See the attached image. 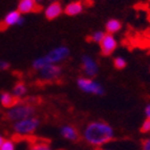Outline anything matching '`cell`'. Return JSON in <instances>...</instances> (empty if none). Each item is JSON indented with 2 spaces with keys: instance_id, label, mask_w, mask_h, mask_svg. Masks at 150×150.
<instances>
[{
  "instance_id": "obj_1",
  "label": "cell",
  "mask_w": 150,
  "mask_h": 150,
  "mask_svg": "<svg viewBox=\"0 0 150 150\" xmlns=\"http://www.w3.org/2000/svg\"><path fill=\"white\" fill-rule=\"evenodd\" d=\"M82 137L88 145L102 147L115 139V130L104 121H93L83 129Z\"/></svg>"
},
{
  "instance_id": "obj_2",
  "label": "cell",
  "mask_w": 150,
  "mask_h": 150,
  "mask_svg": "<svg viewBox=\"0 0 150 150\" xmlns=\"http://www.w3.org/2000/svg\"><path fill=\"white\" fill-rule=\"evenodd\" d=\"M36 113V107L30 103H18L5 112V118L11 122H17L23 119L34 117Z\"/></svg>"
},
{
  "instance_id": "obj_3",
  "label": "cell",
  "mask_w": 150,
  "mask_h": 150,
  "mask_svg": "<svg viewBox=\"0 0 150 150\" xmlns=\"http://www.w3.org/2000/svg\"><path fill=\"white\" fill-rule=\"evenodd\" d=\"M39 126H40V120L34 115L14 122L12 128L13 131L18 135H30L35 133Z\"/></svg>"
},
{
  "instance_id": "obj_4",
  "label": "cell",
  "mask_w": 150,
  "mask_h": 150,
  "mask_svg": "<svg viewBox=\"0 0 150 150\" xmlns=\"http://www.w3.org/2000/svg\"><path fill=\"white\" fill-rule=\"evenodd\" d=\"M78 87L82 90L83 93L88 95L95 96H103L105 93V89L100 83L93 80V78L88 77H80L77 79Z\"/></svg>"
},
{
  "instance_id": "obj_5",
  "label": "cell",
  "mask_w": 150,
  "mask_h": 150,
  "mask_svg": "<svg viewBox=\"0 0 150 150\" xmlns=\"http://www.w3.org/2000/svg\"><path fill=\"white\" fill-rule=\"evenodd\" d=\"M62 67L60 64H48L38 71V78L42 82H55L62 76Z\"/></svg>"
},
{
  "instance_id": "obj_6",
  "label": "cell",
  "mask_w": 150,
  "mask_h": 150,
  "mask_svg": "<svg viewBox=\"0 0 150 150\" xmlns=\"http://www.w3.org/2000/svg\"><path fill=\"white\" fill-rule=\"evenodd\" d=\"M70 50L65 45H59L56 46L53 50H50L46 55H44L45 59L48 64H60L64 60L69 57Z\"/></svg>"
},
{
  "instance_id": "obj_7",
  "label": "cell",
  "mask_w": 150,
  "mask_h": 150,
  "mask_svg": "<svg viewBox=\"0 0 150 150\" xmlns=\"http://www.w3.org/2000/svg\"><path fill=\"white\" fill-rule=\"evenodd\" d=\"M24 21V17L17 10L11 11L5 15L2 22L0 23V30H3L8 28H12V26H15V25H22Z\"/></svg>"
},
{
  "instance_id": "obj_8",
  "label": "cell",
  "mask_w": 150,
  "mask_h": 150,
  "mask_svg": "<svg viewBox=\"0 0 150 150\" xmlns=\"http://www.w3.org/2000/svg\"><path fill=\"white\" fill-rule=\"evenodd\" d=\"M81 66H82L83 73L86 77L93 78L99 73V64L93 57L88 55H84L81 58Z\"/></svg>"
},
{
  "instance_id": "obj_9",
  "label": "cell",
  "mask_w": 150,
  "mask_h": 150,
  "mask_svg": "<svg viewBox=\"0 0 150 150\" xmlns=\"http://www.w3.org/2000/svg\"><path fill=\"white\" fill-rule=\"evenodd\" d=\"M118 47V41L113 35L105 34L103 40L100 43V50L103 56H110L115 53Z\"/></svg>"
},
{
  "instance_id": "obj_10",
  "label": "cell",
  "mask_w": 150,
  "mask_h": 150,
  "mask_svg": "<svg viewBox=\"0 0 150 150\" xmlns=\"http://www.w3.org/2000/svg\"><path fill=\"white\" fill-rule=\"evenodd\" d=\"M39 10H40V6L36 0H19V2H18L17 11L21 15L36 13Z\"/></svg>"
},
{
  "instance_id": "obj_11",
  "label": "cell",
  "mask_w": 150,
  "mask_h": 150,
  "mask_svg": "<svg viewBox=\"0 0 150 150\" xmlns=\"http://www.w3.org/2000/svg\"><path fill=\"white\" fill-rule=\"evenodd\" d=\"M63 6L61 4V2L59 1H53L52 3L45 8L44 10V16L47 20H54L57 19L59 16H61V14L63 13Z\"/></svg>"
},
{
  "instance_id": "obj_12",
  "label": "cell",
  "mask_w": 150,
  "mask_h": 150,
  "mask_svg": "<svg viewBox=\"0 0 150 150\" xmlns=\"http://www.w3.org/2000/svg\"><path fill=\"white\" fill-rule=\"evenodd\" d=\"M60 134L62 138L70 141V142H78L80 140V133L78 132V130L74 126L69 125V124H65V125L61 126Z\"/></svg>"
},
{
  "instance_id": "obj_13",
  "label": "cell",
  "mask_w": 150,
  "mask_h": 150,
  "mask_svg": "<svg viewBox=\"0 0 150 150\" xmlns=\"http://www.w3.org/2000/svg\"><path fill=\"white\" fill-rule=\"evenodd\" d=\"M83 10H84V5L81 1H71L65 5V8H63V13L67 16L74 17V16L80 15Z\"/></svg>"
},
{
  "instance_id": "obj_14",
  "label": "cell",
  "mask_w": 150,
  "mask_h": 150,
  "mask_svg": "<svg viewBox=\"0 0 150 150\" xmlns=\"http://www.w3.org/2000/svg\"><path fill=\"white\" fill-rule=\"evenodd\" d=\"M0 103L1 105L5 108H12L13 106H15L16 104H18V100L16 99L12 93L8 91H3L0 95Z\"/></svg>"
},
{
  "instance_id": "obj_15",
  "label": "cell",
  "mask_w": 150,
  "mask_h": 150,
  "mask_svg": "<svg viewBox=\"0 0 150 150\" xmlns=\"http://www.w3.org/2000/svg\"><path fill=\"white\" fill-rule=\"evenodd\" d=\"M121 28H122L121 21L118 20V19H115V18L109 19L105 24L106 34H110V35H113L115 33H118L119 30H121Z\"/></svg>"
},
{
  "instance_id": "obj_16",
  "label": "cell",
  "mask_w": 150,
  "mask_h": 150,
  "mask_svg": "<svg viewBox=\"0 0 150 150\" xmlns=\"http://www.w3.org/2000/svg\"><path fill=\"white\" fill-rule=\"evenodd\" d=\"M12 93L17 100L18 99H21V98H23L28 93V86L25 85L23 82L16 83L12 89Z\"/></svg>"
},
{
  "instance_id": "obj_17",
  "label": "cell",
  "mask_w": 150,
  "mask_h": 150,
  "mask_svg": "<svg viewBox=\"0 0 150 150\" xmlns=\"http://www.w3.org/2000/svg\"><path fill=\"white\" fill-rule=\"evenodd\" d=\"M47 65H48V62L46 61L44 56H42V57L36 58L35 60L33 61L32 67H33V69L36 70V71H40L42 68H44L45 66H47Z\"/></svg>"
},
{
  "instance_id": "obj_18",
  "label": "cell",
  "mask_w": 150,
  "mask_h": 150,
  "mask_svg": "<svg viewBox=\"0 0 150 150\" xmlns=\"http://www.w3.org/2000/svg\"><path fill=\"white\" fill-rule=\"evenodd\" d=\"M28 150H54L53 148L50 147V145L48 143H45V142H37V143H34Z\"/></svg>"
},
{
  "instance_id": "obj_19",
  "label": "cell",
  "mask_w": 150,
  "mask_h": 150,
  "mask_svg": "<svg viewBox=\"0 0 150 150\" xmlns=\"http://www.w3.org/2000/svg\"><path fill=\"white\" fill-rule=\"evenodd\" d=\"M106 33L102 32V30H96L95 33H93L91 34V36L89 37L90 41L91 42H95V43H98V44H100L101 41L103 40V38H104V36H105Z\"/></svg>"
},
{
  "instance_id": "obj_20",
  "label": "cell",
  "mask_w": 150,
  "mask_h": 150,
  "mask_svg": "<svg viewBox=\"0 0 150 150\" xmlns=\"http://www.w3.org/2000/svg\"><path fill=\"white\" fill-rule=\"evenodd\" d=\"M127 65V61L123 57H115L113 59V66L117 69H124Z\"/></svg>"
},
{
  "instance_id": "obj_21",
  "label": "cell",
  "mask_w": 150,
  "mask_h": 150,
  "mask_svg": "<svg viewBox=\"0 0 150 150\" xmlns=\"http://www.w3.org/2000/svg\"><path fill=\"white\" fill-rule=\"evenodd\" d=\"M0 150H16V145H15V142L13 140H5L3 142L2 146L0 148Z\"/></svg>"
},
{
  "instance_id": "obj_22",
  "label": "cell",
  "mask_w": 150,
  "mask_h": 150,
  "mask_svg": "<svg viewBox=\"0 0 150 150\" xmlns=\"http://www.w3.org/2000/svg\"><path fill=\"white\" fill-rule=\"evenodd\" d=\"M140 131L142 133H148V132H150V119L146 118L145 120H144V122H143L142 125H141Z\"/></svg>"
},
{
  "instance_id": "obj_23",
  "label": "cell",
  "mask_w": 150,
  "mask_h": 150,
  "mask_svg": "<svg viewBox=\"0 0 150 150\" xmlns=\"http://www.w3.org/2000/svg\"><path fill=\"white\" fill-rule=\"evenodd\" d=\"M142 149L143 150H150V137L144 139L142 141Z\"/></svg>"
},
{
  "instance_id": "obj_24",
  "label": "cell",
  "mask_w": 150,
  "mask_h": 150,
  "mask_svg": "<svg viewBox=\"0 0 150 150\" xmlns=\"http://www.w3.org/2000/svg\"><path fill=\"white\" fill-rule=\"evenodd\" d=\"M8 68H10V63H8V61L0 60V70L4 71V70H8Z\"/></svg>"
},
{
  "instance_id": "obj_25",
  "label": "cell",
  "mask_w": 150,
  "mask_h": 150,
  "mask_svg": "<svg viewBox=\"0 0 150 150\" xmlns=\"http://www.w3.org/2000/svg\"><path fill=\"white\" fill-rule=\"evenodd\" d=\"M145 115L147 119H150V103L147 104L145 107Z\"/></svg>"
},
{
  "instance_id": "obj_26",
  "label": "cell",
  "mask_w": 150,
  "mask_h": 150,
  "mask_svg": "<svg viewBox=\"0 0 150 150\" xmlns=\"http://www.w3.org/2000/svg\"><path fill=\"white\" fill-rule=\"evenodd\" d=\"M5 141V139L3 138L2 135L0 134V148H1V146H2V144H3V142Z\"/></svg>"
},
{
  "instance_id": "obj_27",
  "label": "cell",
  "mask_w": 150,
  "mask_h": 150,
  "mask_svg": "<svg viewBox=\"0 0 150 150\" xmlns=\"http://www.w3.org/2000/svg\"><path fill=\"white\" fill-rule=\"evenodd\" d=\"M36 1H37V2L39 3V2H41V1H42V0H36Z\"/></svg>"
},
{
  "instance_id": "obj_28",
  "label": "cell",
  "mask_w": 150,
  "mask_h": 150,
  "mask_svg": "<svg viewBox=\"0 0 150 150\" xmlns=\"http://www.w3.org/2000/svg\"><path fill=\"white\" fill-rule=\"evenodd\" d=\"M102 150H111V149H102Z\"/></svg>"
}]
</instances>
